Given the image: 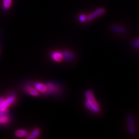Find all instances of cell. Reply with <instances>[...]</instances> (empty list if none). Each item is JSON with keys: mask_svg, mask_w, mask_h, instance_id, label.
Instances as JSON below:
<instances>
[{"mask_svg": "<svg viewBox=\"0 0 139 139\" xmlns=\"http://www.w3.org/2000/svg\"><path fill=\"white\" fill-rule=\"evenodd\" d=\"M4 97H0V105H1V103H2V101H4Z\"/></svg>", "mask_w": 139, "mask_h": 139, "instance_id": "cell-19", "label": "cell"}, {"mask_svg": "<svg viewBox=\"0 0 139 139\" xmlns=\"http://www.w3.org/2000/svg\"><path fill=\"white\" fill-rule=\"evenodd\" d=\"M33 87L35 89H37L39 93H45L47 90V86L46 85L41 83V82H36L33 84Z\"/></svg>", "mask_w": 139, "mask_h": 139, "instance_id": "cell-9", "label": "cell"}, {"mask_svg": "<svg viewBox=\"0 0 139 139\" xmlns=\"http://www.w3.org/2000/svg\"><path fill=\"white\" fill-rule=\"evenodd\" d=\"M85 97L86 98V100L89 101L90 103H92V104L95 105V106H99L97 101L96 100L94 95H93V93L92 90H86V91L85 92Z\"/></svg>", "mask_w": 139, "mask_h": 139, "instance_id": "cell-7", "label": "cell"}, {"mask_svg": "<svg viewBox=\"0 0 139 139\" xmlns=\"http://www.w3.org/2000/svg\"><path fill=\"white\" fill-rule=\"evenodd\" d=\"M61 55L63 58V60L65 61H70L74 60L76 58V55L75 53L70 52L69 50H63L60 52Z\"/></svg>", "mask_w": 139, "mask_h": 139, "instance_id": "cell-5", "label": "cell"}, {"mask_svg": "<svg viewBox=\"0 0 139 139\" xmlns=\"http://www.w3.org/2000/svg\"><path fill=\"white\" fill-rule=\"evenodd\" d=\"M85 106L86 107V109L89 110L90 112H92L94 114H98L100 112V107L99 106H95L93 104L88 100H86L85 102Z\"/></svg>", "mask_w": 139, "mask_h": 139, "instance_id": "cell-6", "label": "cell"}, {"mask_svg": "<svg viewBox=\"0 0 139 139\" xmlns=\"http://www.w3.org/2000/svg\"><path fill=\"white\" fill-rule=\"evenodd\" d=\"M132 45L133 47L135 48V49H139V38L137 39L133 42Z\"/></svg>", "mask_w": 139, "mask_h": 139, "instance_id": "cell-17", "label": "cell"}, {"mask_svg": "<svg viewBox=\"0 0 139 139\" xmlns=\"http://www.w3.org/2000/svg\"><path fill=\"white\" fill-rule=\"evenodd\" d=\"M127 130L130 135H134L136 133V127L135 123V120L133 115L128 114L126 117Z\"/></svg>", "mask_w": 139, "mask_h": 139, "instance_id": "cell-2", "label": "cell"}, {"mask_svg": "<svg viewBox=\"0 0 139 139\" xmlns=\"http://www.w3.org/2000/svg\"><path fill=\"white\" fill-rule=\"evenodd\" d=\"M16 100V97L14 95H11L7 99H4L1 104L0 105L1 110H7L8 108L12 105Z\"/></svg>", "mask_w": 139, "mask_h": 139, "instance_id": "cell-4", "label": "cell"}, {"mask_svg": "<svg viewBox=\"0 0 139 139\" xmlns=\"http://www.w3.org/2000/svg\"><path fill=\"white\" fill-rule=\"evenodd\" d=\"M110 29L113 32L118 34H124L126 32V29H125V27L120 25L112 24L111 25Z\"/></svg>", "mask_w": 139, "mask_h": 139, "instance_id": "cell-8", "label": "cell"}, {"mask_svg": "<svg viewBox=\"0 0 139 139\" xmlns=\"http://www.w3.org/2000/svg\"><path fill=\"white\" fill-rule=\"evenodd\" d=\"M8 113V110H1L0 109V116L7 114Z\"/></svg>", "mask_w": 139, "mask_h": 139, "instance_id": "cell-18", "label": "cell"}, {"mask_svg": "<svg viewBox=\"0 0 139 139\" xmlns=\"http://www.w3.org/2000/svg\"><path fill=\"white\" fill-rule=\"evenodd\" d=\"M39 135H40V130L38 128H35L30 134L27 135L26 137L28 139H35L37 138Z\"/></svg>", "mask_w": 139, "mask_h": 139, "instance_id": "cell-11", "label": "cell"}, {"mask_svg": "<svg viewBox=\"0 0 139 139\" xmlns=\"http://www.w3.org/2000/svg\"><path fill=\"white\" fill-rule=\"evenodd\" d=\"M28 135H29L28 132L25 129H18L15 133V135L18 137H27Z\"/></svg>", "mask_w": 139, "mask_h": 139, "instance_id": "cell-13", "label": "cell"}, {"mask_svg": "<svg viewBox=\"0 0 139 139\" xmlns=\"http://www.w3.org/2000/svg\"><path fill=\"white\" fill-rule=\"evenodd\" d=\"M47 86V90L45 93L49 95H60L63 91V86L61 84L55 82H48L45 84Z\"/></svg>", "mask_w": 139, "mask_h": 139, "instance_id": "cell-1", "label": "cell"}, {"mask_svg": "<svg viewBox=\"0 0 139 139\" xmlns=\"http://www.w3.org/2000/svg\"><path fill=\"white\" fill-rule=\"evenodd\" d=\"M26 90L29 94H30V95H32L33 96H34V97L38 96L39 95V92L37 90L35 89L33 86H28L26 87Z\"/></svg>", "mask_w": 139, "mask_h": 139, "instance_id": "cell-12", "label": "cell"}, {"mask_svg": "<svg viewBox=\"0 0 139 139\" xmlns=\"http://www.w3.org/2000/svg\"><path fill=\"white\" fill-rule=\"evenodd\" d=\"M78 20L80 22H85L87 20V16H86L85 14H81L78 16Z\"/></svg>", "mask_w": 139, "mask_h": 139, "instance_id": "cell-16", "label": "cell"}, {"mask_svg": "<svg viewBox=\"0 0 139 139\" xmlns=\"http://www.w3.org/2000/svg\"><path fill=\"white\" fill-rule=\"evenodd\" d=\"M105 12H106V10L104 8H99L87 16V20L92 21L98 17L103 15Z\"/></svg>", "mask_w": 139, "mask_h": 139, "instance_id": "cell-3", "label": "cell"}, {"mask_svg": "<svg viewBox=\"0 0 139 139\" xmlns=\"http://www.w3.org/2000/svg\"><path fill=\"white\" fill-rule=\"evenodd\" d=\"M10 121V117L7 114L0 116V124H5Z\"/></svg>", "mask_w": 139, "mask_h": 139, "instance_id": "cell-14", "label": "cell"}, {"mask_svg": "<svg viewBox=\"0 0 139 139\" xmlns=\"http://www.w3.org/2000/svg\"><path fill=\"white\" fill-rule=\"evenodd\" d=\"M11 4H12V0H4L3 7L4 9H8L11 7Z\"/></svg>", "mask_w": 139, "mask_h": 139, "instance_id": "cell-15", "label": "cell"}, {"mask_svg": "<svg viewBox=\"0 0 139 139\" xmlns=\"http://www.w3.org/2000/svg\"><path fill=\"white\" fill-rule=\"evenodd\" d=\"M50 58L54 61L59 62L63 60V58L60 53V52H52L50 54Z\"/></svg>", "mask_w": 139, "mask_h": 139, "instance_id": "cell-10", "label": "cell"}]
</instances>
